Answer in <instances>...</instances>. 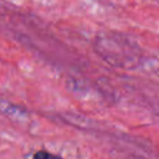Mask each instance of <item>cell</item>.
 <instances>
[{
	"mask_svg": "<svg viewBox=\"0 0 159 159\" xmlns=\"http://www.w3.org/2000/svg\"><path fill=\"white\" fill-rule=\"evenodd\" d=\"M32 159H63V158L57 154H52L47 150H39L34 154Z\"/></svg>",
	"mask_w": 159,
	"mask_h": 159,
	"instance_id": "obj_1",
	"label": "cell"
}]
</instances>
